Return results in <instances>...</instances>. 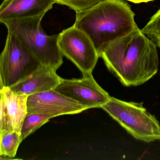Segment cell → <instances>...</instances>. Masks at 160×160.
Segmentation results:
<instances>
[{
	"label": "cell",
	"mask_w": 160,
	"mask_h": 160,
	"mask_svg": "<svg viewBox=\"0 0 160 160\" xmlns=\"http://www.w3.org/2000/svg\"><path fill=\"white\" fill-rule=\"evenodd\" d=\"M103 1L104 0H56V3L67 6L78 13L92 9Z\"/></svg>",
	"instance_id": "15"
},
{
	"label": "cell",
	"mask_w": 160,
	"mask_h": 160,
	"mask_svg": "<svg viewBox=\"0 0 160 160\" xmlns=\"http://www.w3.org/2000/svg\"><path fill=\"white\" fill-rule=\"evenodd\" d=\"M141 30L160 48V9L151 18Z\"/></svg>",
	"instance_id": "14"
},
{
	"label": "cell",
	"mask_w": 160,
	"mask_h": 160,
	"mask_svg": "<svg viewBox=\"0 0 160 160\" xmlns=\"http://www.w3.org/2000/svg\"><path fill=\"white\" fill-rule=\"evenodd\" d=\"M52 118L53 117L50 115L43 113H28L23 122L21 129V137L23 140Z\"/></svg>",
	"instance_id": "13"
},
{
	"label": "cell",
	"mask_w": 160,
	"mask_h": 160,
	"mask_svg": "<svg viewBox=\"0 0 160 160\" xmlns=\"http://www.w3.org/2000/svg\"><path fill=\"white\" fill-rule=\"evenodd\" d=\"M0 133L17 132L21 133L24 119L28 113V96L14 92L10 88L0 90Z\"/></svg>",
	"instance_id": "9"
},
{
	"label": "cell",
	"mask_w": 160,
	"mask_h": 160,
	"mask_svg": "<svg viewBox=\"0 0 160 160\" xmlns=\"http://www.w3.org/2000/svg\"><path fill=\"white\" fill-rule=\"evenodd\" d=\"M134 3H140L142 2H149L153 1L154 0H126Z\"/></svg>",
	"instance_id": "16"
},
{
	"label": "cell",
	"mask_w": 160,
	"mask_h": 160,
	"mask_svg": "<svg viewBox=\"0 0 160 160\" xmlns=\"http://www.w3.org/2000/svg\"><path fill=\"white\" fill-rule=\"evenodd\" d=\"M102 108L137 139L146 142L160 140L159 121L143 104L111 97Z\"/></svg>",
	"instance_id": "4"
},
{
	"label": "cell",
	"mask_w": 160,
	"mask_h": 160,
	"mask_svg": "<svg viewBox=\"0 0 160 160\" xmlns=\"http://www.w3.org/2000/svg\"><path fill=\"white\" fill-rule=\"evenodd\" d=\"M62 80L57 70L41 65L28 77L10 88L18 94L28 96L55 89Z\"/></svg>",
	"instance_id": "11"
},
{
	"label": "cell",
	"mask_w": 160,
	"mask_h": 160,
	"mask_svg": "<svg viewBox=\"0 0 160 160\" xmlns=\"http://www.w3.org/2000/svg\"><path fill=\"white\" fill-rule=\"evenodd\" d=\"M99 56L126 87L146 83L159 69L157 46L139 28L114 41Z\"/></svg>",
	"instance_id": "1"
},
{
	"label": "cell",
	"mask_w": 160,
	"mask_h": 160,
	"mask_svg": "<svg viewBox=\"0 0 160 160\" xmlns=\"http://www.w3.org/2000/svg\"><path fill=\"white\" fill-rule=\"evenodd\" d=\"M58 43L62 55L83 76L92 74L99 57L93 43L84 32L73 25L58 34Z\"/></svg>",
	"instance_id": "6"
},
{
	"label": "cell",
	"mask_w": 160,
	"mask_h": 160,
	"mask_svg": "<svg viewBox=\"0 0 160 160\" xmlns=\"http://www.w3.org/2000/svg\"><path fill=\"white\" fill-rule=\"evenodd\" d=\"M28 109L29 113H43L55 118L62 115L78 114L88 108L53 89L28 96Z\"/></svg>",
	"instance_id": "8"
},
{
	"label": "cell",
	"mask_w": 160,
	"mask_h": 160,
	"mask_svg": "<svg viewBox=\"0 0 160 160\" xmlns=\"http://www.w3.org/2000/svg\"><path fill=\"white\" fill-rule=\"evenodd\" d=\"M1 157L12 159L16 155L18 147L23 139L20 133L7 132L0 133Z\"/></svg>",
	"instance_id": "12"
},
{
	"label": "cell",
	"mask_w": 160,
	"mask_h": 160,
	"mask_svg": "<svg viewBox=\"0 0 160 160\" xmlns=\"http://www.w3.org/2000/svg\"><path fill=\"white\" fill-rule=\"evenodd\" d=\"M56 0H3L0 6V22L45 15Z\"/></svg>",
	"instance_id": "10"
},
{
	"label": "cell",
	"mask_w": 160,
	"mask_h": 160,
	"mask_svg": "<svg viewBox=\"0 0 160 160\" xmlns=\"http://www.w3.org/2000/svg\"><path fill=\"white\" fill-rule=\"evenodd\" d=\"M134 17L125 2L104 0L88 11L76 13L73 25L89 37L99 55L114 41L138 28Z\"/></svg>",
	"instance_id": "2"
},
{
	"label": "cell",
	"mask_w": 160,
	"mask_h": 160,
	"mask_svg": "<svg viewBox=\"0 0 160 160\" xmlns=\"http://www.w3.org/2000/svg\"><path fill=\"white\" fill-rule=\"evenodd\" d=\"M44 15L6 21L8 32L16 36L36 57L42 65L57 70L63 63L58 45V34L48 35L41 23Z\"/></svg>",
	"instance_id": "3"
},
{
	"label": "cell",
	"mask_w": 160,
	"mask_h": 160,
	"mask_svg": "<svg viewBox=\"0 0 160 160\" xmlns=\"http://www.w3.org/2000/svg\"><path fill=\"white\" fill-rule=\"evenodd\" d=\"M38 59L16 37L8 32L0 56V86L11 88L40 66Z\"/></svg>",
	"instance_id": "5"
},
{
	"label": "cell",
	"mask_w": 160,
	"mask_h": 160,
	"mask_svg": "<svg viewBox=\"0 0 160 160\" xmlns=\"http://www.w3.org/2000/svg\"><path fill=\"white\" fill-rule=\"evenodd\" d=\"M55 89L70 97L88 109L102 108L111 96L97 83L92 74L79 79H63Z\"/></svg>",
	"instance_id": "7"
}]
</instances>
